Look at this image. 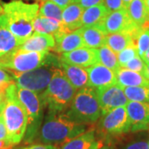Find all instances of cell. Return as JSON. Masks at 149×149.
<instances>
[{"label":"cell","instance_id":"1","mask_svg":"<svg viewBox=\"0 0 149 149\" xmlns=\"http://www.w3.org/2000/svg\"><path fill=\"white\" fill-rule=\"evenodd\" d=\"M88 128V124L70 120L64 113H47L44 123L38 133V140L44 144L60 147L76 138Z\"/></svg>","mask_w":149,"mask_h":149},{"label":"cell","instance_id":"2","mask_svg":"<svg viewBox=\"0 0 149 149\" xmlns=\"http://www.w3.org/2000/svg\"><path fill=\"white\" fill-rule=\"evenodd\" d=\"M76 92L63 70L56 68L51 82L40 98L44 107H47V113L61 114L69 109Z\"/></svg>","mask_w":149,"mask_h":149},{"label":"cell","instance_id":"3","mask_svg":"<svg viewBox=\"0 0 149 149\" xmlns=\"http://www.w3.org/2000/svg\"><path fill=\"white\" fill-rule=\"evenodd\" d=\"M11 32L23 42L33 33V22L38 15L39 4L13 0L3 5Z\"/></svg>","mask_w":149,"mask_h":149},{"label":"cell","instance_id":"4","mask_svg":"<svg viewBox=\"0 0 149 149\" xmlns=\"http://www.w3.org/2000/svg\"><path fill=\"white\" fill-rule=\"evenodd\" d=\"M16 89V84H13L6 90L2 111L7 129V139L15 146L23 139L27 126V112L17 96Z\"/></svg>","mask_w":149,"mask_h":149},{"label":"cell","instance_id":"5","mask_svg":"<svg viewBox=\"0 0 149 149\" xmlns=\"http://www.w3.org/2000/svg\"><path fill=\"white\" fill-rule=\"evenodd\" d=\"M63 113L70 120L79 123L89 125L98 121L102 111L95 90L91 87L79 90L70 108Z\"/></svg>","mask_w":149,"mask_h":149},{"label":"cell","instance_id":"6","mask_svg":"<svg viewBox=\"0 0 149 149\" xmlns=\"http://www.w3.org/2000/svg\"><path fill=\"white\" fill-rule=\"evenodd\" d=\"M96 139L103 144H109L113 139L131 132L126 107L115 108L100 118L95 126Z\"/></svg>","mask_w":149,"mask_h":149},{"label":"cell","instance_id":"7","mask_svg":"<svg viewBox=\"0 0 149 149\" xmlns=\"http://www.w3.org/2000/svg\"><path fill=\"white\" fill-rule=\"evenodd\" d=\"M17 96L25 108L27 114V126L24 135L25 143H31L38 136L43 120L44 105L40 96L34 91L17 86Z\"/></svg>","mask_w":149,"mask_h":149},{"label":"cell","instance_id":"8","mask_svg":"<svg viewBox=\"0 0 149 149\" xmlns=\"http://www.w3.org/2000/svg\"><path fill=\"white\" fill-rule=\"evenodd\" d=\"M49 52H22L17 50L10 55L0 58L2 69L24 72L44 65Z\"/></svg>","mask_w":149,"mask_h":149},{"label":"cell","instance_id":"9","mask_svg":"<svg viewBox=\"0 0 149 149\" xmlns=\"http://www.w3.org/2000/svg\"><path fill=\"white\" fill-rule=\"evenodd\" d=\"M55 69L56 68L53 67L43 65L24 72H17L13 70L7 71L10 72L17 86L42 94L51 82Z\"/></svg>","mask_w":149,"mask_h":149},{"label":"cell","instance_id":"10","mask_svg":"<svg viewBox=\"0 0 149 149\" xmlns=\"http://www.w3.org/2000/svg\"><path fill=\"white\" fill-rule=\"evenodd\" d=\"M96 27H99L106 35L116 32H130L134 42L136 41L139 32L143 28L133 23L128 16L126 8L109 13L104 20Z\"/></svg>","mask_w":149,"mask_h":149},{"label":"cell","instance_id":"11","mask_svg":"<svg viewBox=\"0 0 149 149\" xmlns=\"http://www.w3.org/2000/svg\"><path fill=\"white\" fill-rule=\"evenodd\" d=\"M102 115L118 107L126 106L128 100L123 89L117 84L96 90Z\"/></svg>","mask_w":149,"mask_h":149},{"label":"cell","instance_id":"12","mask_svg":"<svg viewBox=\"0 0 149 149\" xmlns=\"http://www.w3.org/2000/svg\"><path fill=\"white\" fill-rule=\"evenodd\" d=\"M131 132L138 133L149 130V103L130 101L126 105Z\"/></svg>","mask_w":149,"mask_h":149},{"label":"cell","instance_id":"13","mask_svg":"<svg viewBox=\"0 0 149 149\" xmlns=\"http://www.w3.org/2000/svg\"><path fill=\"white\" fill-rule=\"evenodd\" d=\"M88 73V87L98 90L116 84V74L113 70L97 63L86 69Z\"/></svg>","mask_w":149,"mask_h":149},{"label":"cell","instance_id":"14","mask_svg":"<svg viewBox=\"0 0 149 149\" xmlns=\"http://www.w3.org/2000/svg\"><path fill=\"white\" fill-rule=\"evenodd\" d=\"M60 59L65 63L78 65L80 67H90L99 63L96 49L86 47L75 49L69 52L61 53Z\"/></svg>","mask_w":149,"mask_h":149},{"label":"cell","instance_id":"15","mask_svg":"<svg viewBox=\"0 0 149 149\" xmlns=\"http://www.w3.org/2000/svg\"><path fill=\"white\" fill-rule=\"evenodd\" d=\"M22 43L9 30L4 13L0 14V58L14 52Z\"/></svg>","mask_w":149,"mask_h":149},{"label":"cell","instance_id":"16","mask_svg":"<svg viewBox=\"0 0 149 149\" xmlns=\"http://www.w3.org/2000/svg\"><path fill=\"white\" fill-rule=\"evenodd\" d=\"M56 47L53 52L61 54L85 47L81 35V27L68 33H60L54 36Z\"/></svg>","mask_w":149,"mask_h":149},{"label":"cell","instance_id":"17","mask_svg":"<svg viewBox=\"0 0 149 149\" xmlns=\"http://www.w3.org/2000/svg\"><path fill=\"white\" fill-rule=\"evenodd\" d=\"M56 41L52 35L34 32L22 44L17 50L22 52H49L53 51Z\"/></svg>","mask_w":149,"mask_h":149},{"label":"cell","instance_id":"18","mask_svg":"<svg viewBox=\"0 0 149 149\" xmlns=\"http://www.w3.org/2000/svg\"><path fill=\"white\" fill-rule=\"evenodd\" d=\"M115 74L116 84L123 89L125 87L135 86L149 87V80L144 75L127 68L120 66L115 72Z\"/></svg>","mask_w":149,"mask_h":149},{"label":"cell","instance_id":"19","mask_svg":"<svg viewBox=\"0 0 149 149\" xmlns=\"http://www.w3.org/2000/svg\"><path fill=\"white\" fill-rule=\"evenodd\" d=\"M61 69L74 89L80 90L88 87V73L86 69L78 65L67 64L61 61Z\"/></svg>","mask_w":149,"mask_h":149},{"label":"cell","instance_id":"20","mask_svg":"<svg viewBox=\"0 0 149 149\" xmlns=\"http://www.w3.org/2000/svg\"><path fill=\"white\" fill-rule=\"evenodd\" d=\"M84 9L78 3H71L62 12V24L67 32L82 27L81 17Z\"/></svg>","mask_w":149,"mask_h":149},{"label":"cell","instance_id":"21","mask_svg":"<svg viewBox=\"0 0 149 149\" xmlns=\"http://www.w3.org/2000/svg\"><path fill=\"white\" fill-rule=\"evenodd\" d=\"M95 141V127L91 126L85 133L60 146L59 149H91Z\"/></svg>","mask_w":149,"mask_h":149},{"label":"cell","instance_id":"22","mask_svg":"<svg viewBox=\"0 0 149 149\" xmlns=\"http://www.w3.org/2000/svg\"><path fill=\"white\" fill-rule=\"evenodd\" d=\"M33 30L37 33L52 35L53 37L61 32H67L62 22L40 15H37L33 22Z\"/></svg>","mask_w":149,"mask_h":149},{"label":"cell","instance_id":"23","mask_svg":"<svg viewBox=\"0 0 149 149\" xmlns=\"http://www.w3.org/2000/svg\"><path fill=\"white\" fill-rule=\"evenodd\" d=\"M126 9L130 19L138 27H143L149 20V13L145 0H133Z\"/></svg>","mask_w":149,"mask_h":149},{"label":"cell","instance_id":"24","mask_svg":"<svg viewBox=\"0 0 149 149\" xmlns=\"http://www.w3.org/2000/svg\"><path fill=\"white\" fill-rule=\"evenodd\" d=\"M81 35L85 47L98 49L105 45L106 34L98 27H82Z\"/></svg>","mask_w":149,"mask_h":149},{"label":"cell","instance_id":"25","mask_svg":"<svg viewBox=\"0 0 149 149\" xmlns=\"http://www.w3.org/2000/svg\"><path fill=\"white\" fill-rule=\"evenodd\" d=\"M109 13V11L104 4L86 8L83 11L81 17L82 27H95L100 25Z\"/></svg>","mask_w":149,"mask_h":149},{"label":"cell","instance_id":"26","mask_svg":"<svg viewBox=\"0 0 149 149\" xmlns=\"http://www.w3.org/2000/svg\"><path fill=\"white\" fill-rule=\"evenodd\" d=\"M105 45L110 48L114 53L117 54L129 46H136L132 34L127 32L108 34L106 36Z\"/></svg>","mask_w":149,"mask_h":149},{"label":"cell","instance_id":"27","mask_svg":"<svg viewBox=\"0 0 149 149\" xmlns=\"http://www.w3.org/2000/svg\"><path fill=\"white\" fill-rule=\"evenodd\" d=\"M96 52L99 59V63H101L114 72L117 71L120 65L118 64L116 53H114L106 45L96 49Z\"/></svg>","mask_w":149,"mask_h":149},{"label":"cell","instance_id":"28","mask_svg":"<svg viewBox=\"0 0 149 149\" xmlns=\"http://www.w3.org/2000/svg\"><path fill=\"white\" fill-rule=\"evenodd\" d=\"M38 15L62 22V8L51 0H42Z\"/></svg>","mask_w":149,"mask_h":149},{"label":"cell","instance_id":"29","mask_svg":"<svg viewBox=\"0 0 149 149\" xmlns=\"http://www.w3.org/2000/svg\"><path fill=\"white\" fill-rule=\"evenodd\" d=\"M124 135L113 139L109 145H118L120 149H149L148 141L143 139H133L129 140L124 139Z\"/></svg>","mask_w":149,"mask_h":149},{"label":"cell","instance_id":"30","mask_svg":"<svg viewBox=\"0 0 149 149\" xmlns=\"http://www.w3.org/2000/svg\"><path fill=\"white\" fill-rule=\"evenodd\" d=\"M124 94L128 100L149 103V87L135 86L123 88Z\"/></svg>","mask_w":149,"mask_h":149},{"label":"cell","instance_id":"31","mask_svg":"<svg viewBox=\"0 0 149 149\" xmlns=\"http://www.w3.org/2000/svg\"><path fill=\"white\" fill-rule=\"evenodd\" d=\"M149 47V28H142L136 39V47L139 57H143Z\"/></svg>","mask_w":149,"mask_h":149},{"label":"cell","instance_id":"32","mask_svg":"<svg viewBox=\"0 0 149 149\" xmlns=\"http://www.w3.org/2000/svg\"><path fill=\"white\" fill-rule=\"evenodd\" d=\"M138 56H139V53H138L136 46H129L118 53L117 58L118 64L121 67H123L129 61H131L132 59Z\"/></svg>","mask_w":149,"mask_h":149},{"label":"cell","instance_id":"33","mask_svg":"<svg viewBox=\"0 0 149 149\" xmlns=\"http://www.w3.org/2000/svg\"><path fill=\"white\" fill-rule=\"evenodd\" d=\"M123 67L130 70L135 71V72L140 73L143 75L144 70L146 68V63L142 60L141 57H139V56H138L132 59L131 61H129Z\"/></svg>","mask_w":149,"mask_h":149},{"label":"cell","instance_id":"34","mask_svg":"<svg viewBox=\"0 0 149 149\" xmlns=\"http://www.w3.org/2000/svg\"><path fill=\"white\" fill-rule=\"evenodd\" d=\"M13 84H15L13 76L8 74L5 70L0 68V92L5 93L8 87Z\"/></svg>","mask_w":149,"mask_h":149},{"label":"cell","instance_id":"35","mask_svg":"<svg viewBox=\"0 0 149 149\" xmlns=\"http://www.w3.org/2000/svg\"><path fill=\"white\" fill-rule=\"evenodd\" d=\"M103 4L106 8L107 10L109 11V13L126 8L123 5L122 0H104Z\"/></svg>","mask_w":149,"mask_h":149},{"label":"cell","instance_id":"36","mask_svg":"<svg viewBox=\"0 0 149 149\" xmlns=\"http://www.w3.org/2000/svg\"><path fill=\"white\" fill-rule=\"evenodd\" d=\"M83 9H86L93 6L100 5L104 3V0H79L77 2Z\"/></svg>","mask_w":149,"mask_h":149},{"label":"cell","instance_id":"37","mask_svg":"<svg viewBox=\"0 0 149 149\" xmlns=\"http://www.w3.org/2000/svg\"><path fill=\"white\" fill-rule=\"evenodd\" d=\"M18 149H59L58 147L54 146V145H51V144H31L26 147H22L21 148Z\"/></svg>","mask_w":149,"mask_h":149},{"label":"cell","instance_id":"38","mask_svg":"<svg viewBox=\"0 0 149 149\" xmlns=\"http://www.w3.org/2000/svg\"><path fill=\"white\" fill-rule=\"evenodd\" d=\"M3 111V110H2ZM2 111H0V140L7 139V129Z\"/></svg>","mask_w":149,"mask_h":149},{"label":"cell","instance_id":"39","mask_svg":"<svg viewBox=\"0 0 149 149\" xmlns=\"http://www.w3.org/2000/svg\"><path fill=\"white\" fill-rule=\"evenodd\" d=\"M51 1L53 2L54 3L57 4L62 9H64L65 8H66L70 3H72V0H51Z\"/></svg>","mask_w":149,"mask_h":149},{"label":"cell","instance_id":"40","mask_svg":"<svg viewBox=\"0 0 149 149\" xmlns=\"http://www.w3.org/2000/svg\"><path fill=\"white\" fill-rule=\"evenodd\" d=\"M142 60L146 64H149V47L148 48V50L146 51V52L144 53L143 56L142 57Z\"/></svg>","mask_w":149,"mask_h":149},{"label":"cell","instance_id":"41","mask_svg":"<svg viewBox=\"0 0 149 149\" xmlns=\"http://www.w3.org/2000/svg\"><path fill=\"white\" fill-rule=\"evenodd\" d=\"M5 93H2V92H0V109H2L3 106L4 100H5Z\"/></svg>","mask_w":149,"mask_h":149},{"label":"cell","instance_id":"42","mask_svg":"<svg viewBox=\"0 0 149 149\" xmlns=\"http://www.w3.org/2000/svg\"><path fill=\"white\" fill-rule=\"evenodd\" d=\"M98 149H117L116 147L113 146V145H109V144H104L101 147H100Z\"/></svg>","mask_w":149,"mask_h":149},{"label":"cell","instance_id":"43","mask_svg":"<svg viewBox=\"0 0 149 149\" xmlns=\"http://www.w3.org/2000/svg\"><path fill=\"white\" fill-rule=\"evenodd\" d=\"M143 75L149 80V64H146V68L144 70Z\"/></svg>","mask_w":149,"mask_h":149},{"label":"cell","instance_id":"44","mask_svg":"<svg viewBox=\"0 0 149 149\" xmlns=\"http://www.w3.org/2000/svg\"><path fill=\"white\" fill-rule=\"evenodd\" d=\"M145 3H146V6H147V8H148V11L149 13V0H145ZM143 28H149V20L148 21V22L144 25Z\"/></svg>","mask_w":149,"mask_h":149},{"label":"cell","instance_id":"45","mask_svg":"<svg viewBox=\"0 0 149 149\" xmlns=\"http://www.w3.org/2000/svg\"><path fill=\"white\" fill-rule=\"evenodd\" d=\"M123 3V5H124V7L125 8H127L128 7V5L133 1V0H122Z\"/></svg>","mask_w":149,"mask_h":149},{"label":"cell","instance_id":"46","mask_svg":"<svg viewBox=\"0 0 149 149\" xmlns=\"http://www.w3.org/2000/svg\"><path fill=\"white\" fill-rule=\"evenodd\" d=\"M3 13V6L1 4V2H0V14H2Z\"/></svg>","mask_w":149,"mask_h":149},{"label":"cell","instance_id":"47","mask_svg":"<svg viewBox=\"0 0 149 149\" xmlns=\"http://www.w3.org/2000/svg\"><path fill=\"white\" fill-rule=\"evenodd\" d=\"M78 1H79V0H72V3H73V2H74V3H77Z\"/></svg>","mask_w":149,"mask_h":149},{"label":"cell","instance_id":"48","mask_svg":"<svg viewBox=\"0 0 149 149\" xmlns=\"http://www.w3.org/2000/svg\"><path fill=\"white\" fill-rule=\"evenodd\" d=\"M2 110H3V108H2V109H0V111H2Z\"/></svg>","mask_w":149,"mask_h":149},{"label":"cell","instance_id":"49","mask_svg":"<svg viewBox=\"0 0 149 149\" xmlns=\"http://www.w3.org/2000/svg\"><path fill=\"white\" fill-rule=\"evenodd\" d=\"M0 68H1V65H0Z\"/></svg>","mask_w":149,"mask_h":149},{"label":"cell","instance_id":"50","mask_svg":"<svg viewBox=\"0 0 149 149\" xmlns=\"http://www.w3.org/2000/svg\"><path fill=\"white\" fill-rule=\"evenodd\" d=\"M148 143H149V141H148Z\"/></svg>","mask_w":149,"mask_h":149}]
</instances>
